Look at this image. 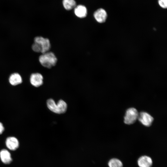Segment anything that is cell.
Instances as JSON below:
<instances>
[{
	"mask_svg": "<svg viewBox=\"0 0 167 167\" xmlns=\"http://www.w3.org/2000/svg\"><path fill=\"white\" fill-rule=\"evenodd\" d=\"M39 60L43 66L48 68H51L56 65L57 59L53 52L48 51L42 54L39 56Z\"/></svg>",
	"mask_w": 167,
	"mask_h": 167,
	"instance_id": "6da1fadb",
	"label": "cell"
},
{
	"mask_svg": "<svg viewBox=\"0 0 167 167\" xmlns=\"http://www.w3.org/2000/svg\"><path fill=\"white\" fill-rule=\"evenodd\" d=\"M47 105L50 111L59 114L65 113L67 109L66 103L62 100H59L56 104L53 99H49L47 101Z\"/></svg>",
	"mask_w": 167,
	"mask_h": 167,
	"instance_id": "7a4b0ae2",
	"label": "cell"
},
{
	"mask_svg": "<svg viewBox=\"0 0 167 167\" xmlns=\"http://www.w3.org/2000/svg\"><path fill=\"white\" fill-rule=\"evenodd\" d=\"M139 113L135 108H131L126 111L124 117V122L125 123L131 125L134 123L138 119Z\"/></svg>",
	"mask_w": 167,
	"mask_h": 167,
	"instance_id": "3957f363",
	"label": "cell"
},
{
	"mask_svg": "<svg viewBox=\"0 0 167 167\" xmlns=\"http://www.w3.org/2000/svg\"><path fill=\"white\" fill-rule=\"evenodd\" d=\"M34 42L38 43L41 49V53H44L49 51L51 48V44L49 40L42 36H38L34 38Z\"/></svg>",
	"mask_w": 167,
	"mask_h": 167,
	"instance_id": "277c9868",
	"label": "cell"
},
{
	"mask_svg": "<svg viewBox=\"0 0 167 167\" xmlns=\"http://www.w3.org/2000/svg\"><path fill=\"white\" fill-rule=\"evenodd\" d=\"M138 119L142 124L146 126H150L153 121V118L145 112H141L139 113Z\"/></svg>",
	"mask_w": 167,
	"mask_h": 167,
	"instance_id": "5b68a950",
	"label": "cell"
},
{
	"mask_svg": "<svg viewBox=\"0 0 167 167\" xmlns=\"http://www.w3.org/2000/svg\"><path fill=\"white\" fill-rule=\"evenodd\" d=\"M43 77L41 74L36 73L31 75L30 81L32 85L35 87H38L43 84Z\"/></svg>",
	"mask_w": 167,
	"mask_h": 167,
	"instance_id": "8992f818",
	"label": "cell"
},
{
	"mask_svg": "<svg viewBox=\"0 0 167 167\" xmlns=\"http://www.w3.org/2000/svg\"><path fill=\"white\" fill-rule=\"evenodd\" d=\"M94 16L98 22L102 23L105 21L107 18V15L104 9L99 8L94 12Z\"/></svg>",
	"mask_w": 167,
	"mask_h": 167,
	"instance_id": "52a82bcc",
	"label": "cell"
},
{
	"mask_svg": "<svg viewBox=\"0 0 167 167\" xmlns=\"http://www.w3.org/2000/svg\"><path fill=\"white\" fill-rule=\"evenodd\" d=\"M7 147L10 150L14 151L19 147V143L18 139L14 137H8L6 141Z\"/></svg>",
	"mask_w": 167,
	"mask_h": 167,
	"instance_id": "ba28073f",
	"label": "cell"
},
{
	"mask_svg": "<svg viewBox=\"0 0 167 167\" xmlns=\"http://www.w3.org/2000/svg\"><path fill=\"white\" fill-rule=\"evenodd\" d=\"M152 163L151 158L146 156H141L138 161V164L139 167H151Z\"/></svg>",
	"mask_w": 167,
	"mask_h": 167,
	"instance_id": "9c48e42d",
	"label": "cell"
},
{
	"mask_svg": "<svg viewBox=\"0 0 167 167\" xmlns=\"http://www.w3.org/2000/svg\"><path fill=\"white\" fill-rule=\"evenodd\" d=\"M0 158L2 161L6 164H10L12 161L10 153L5 149H2L0 152Z\"/></svg>",
	"mask_w": 167,
	"mask_h": 167,
	"instance_id": "30bf717a",
	"label": "cell"
},
{
	"mask_svg": "<svg viewBox=\"0 0 167 167\" xmlns=\"http://www.w3.org/2000/svg\"><path fill=\"white\" fill-rule=\"evenodd\" d=\"M74 13L78 17L82 18L85 17L87 14L86 8L84 6L80 5L75 7Z\"/></svg>",
	"mask_w": 167,
	"mask_h": 167,
	"instance_id": "8fae6325",
	"label": "cell"
},
{
	"mask_svg": "<svg viewBox=\"0 0 167 167\" xmlns=\"http://www.w3.org/2000/svg\"><path fill=\"white\" fill-rule=\"evenodd\" d=\"M9 81L11 85L15 86L21 83L22 79L21 75L18 73H15L10 75Z\"/></svg>",
	"mask_w": 167,
	"mask_h": 167,
	"instance_id": "7c38bea8",
	"label": "cell"
},
{
	"mask_svg": "<svg viewBox=\"0 0 167 167\" xmlns=\"http://www.w3.org/2000/svg\"><path fill=\"white\" fill-rule=\"evenodd\" d=\"M63 5L66 9L70 10L76 6V3L74 0H63Z\"/></svg>",
	"mask_w": 167,
	"mask_h": 167,
	"instance_id": "4fadbf2b",
	"label": "cell"
},
{
	"mask_svg": "<svg viewBox=\"0 0 167 167\" xmlns=\"http://www.w3.org/2000/svg\"><path fill=\"white\" fill-rule=\"evenodd\" d=\"M109 167H122V164L119 160L116 158L111 159L108 163Z\"/></svg>",
	"mask_w": 167,
	"mask_h": 167,
	"instance_id": "5bb4252c",
	"label": "cell"
},
{
	"mask_svg": "<svg viewBox=\"0 0 167 167\" xmlns=\"http://www.w3.org/2000/svg\"><path fill=\"white\" fill-rule=\"evenodd\" d=\"M32 49L35 52L41 53V48L39 45L36 42H34L32 45Z\"/></svg>",
	"mask_w": 167,
	"mask_h": 167,
	"instance_id": "9a60e30c",
	"label": "cell"
},
{
	"mask_svg": "<svg viewBox=\"0 0 167 167\" xmlns=\"http://www.w3.org/2000/svg\"><path fill=\"white\" fill-rule=\"evenodd\" d=\"M158 2L159 5L163 8L167 7V0H158Z\"/></svg>",
	"mask_w": 167,
	"mask_h": 167,
	"instance_id": "2e32d148",
	"label": "cell"
},
{
	"mask_svg": "<svg viewBox=\"0 0 167 167\" xmlns=\"http://www.w3.org/2000/svg\"><path fill=\"white\" fill-rule=\"evenodd\" d=\"M4 127L2 123L0 122V135L4 131Z\"/></svg>",
	"mask_w": 167,
	"mask_h": 167,
	"instance_id": "e0dca14e",
	"label": "cell"
}]
</instances>
